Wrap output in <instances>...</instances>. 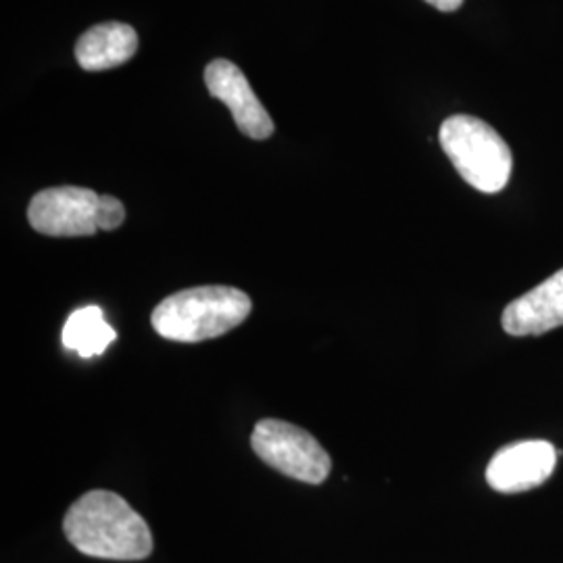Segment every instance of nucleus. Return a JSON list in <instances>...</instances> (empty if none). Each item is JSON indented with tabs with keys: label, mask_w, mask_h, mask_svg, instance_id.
I'll use <instances>...</instances> for the list:
<instances>
[{
	"label": "nucleus",
	"mask_w": 563,
	"mask_h": 563,
	"mask_svg": "<svg viewBox=\"0 0 563 563\" xmlns=\"http://www.w3.org/2000/svg\"><path fill=\"white\" fill-rule=\"evenodd\" d=\"M63 532L88 558L141 562L153 553L148 523L125 499L109 490H90L71 505Z\"/></svg>",
	"instance_id": "nucleus-1"
},
{
	"label": "nucleus",
	"mask_w": 563,
	"mask_h": 563,
	"mask_svg": "<svg viewBox=\"0 0 563 563\" xmlns=\"http://www.w3.org/2000/svg\"><path fill=\"white\" fill-rule=\"evenodd\" d=\"M251 309L249 295L234 286H197L163 299L151 322L167 341L202 342L239 328Z\"/></svg>",
	"instance_id": "nucleus-2"
},
{
	"label": "nucleus",
	"mask_w": 563,
	"mask_h": 563,
	"mask_svg": "<svg viewBox=\"0 0 563 563\" xmlns=\"http://www.w3.org/2000/svg\"><path fill=\"white\" fill-rule=\"evenodd\" d=\"M441 146L457 174L476 190L501 192L511 178L514 157L507 142L486 121L451 115L441 125Z\"/></svg>",
	"instance_id": "nucleus-3"
},
{
	"label": "nucleus",
	"mask_w": 563,
	"mask_h": 563,
	"mask_svg": "<svg viewBox=\"0 0 563 563\" xmlns=\"http://www.w3.org/2000/svg\"><path fill=\"white\" fill-rule=\"evenodd\" d=\"M251 446L262 462L299 483L322 484L332 470L322 444L295 423L262 420L253 430Z\"/></svg>",
	"instance_id": "nucleus-4"
},
{
	"label": "nucleus",
	"mask_w": 563,
	"mask_h": 563,
	"mask_svg": "<svg viewBox=\"0 0 563 563\" xmlns=\"http://www.w3.org/2000/svg\"><path fill=\"white\" fill-rule=\"evenodd\" d=\"M101 195L80 186H57L38 192L30 207V225L44 236H92L99 232Z\"/></svg>",
	"instance_id": "nucleus-5"
},
{
	"label": "nucleus",
	"mask_w": 563,
	"mask_h": 563,
	"mask_svg": "<svg viewBox=\"0 0 563 563\" xmlns=\"http://www.w3.org/2000/svg\"><path fill=\"white\" fill-rule=\"evenodd\" d=\"M207 90L232 111L239 130L253 141H265L274 134V121L260 97L253 92L246 76L232 60H211L205 69Z\"/></svg>",
	"instance_id": "nucleus-6"
},
{
	"label": "nucleus",
	"mask_w": 563,
	"mask_h": 563,
	"mask_svg": "<svg viewBox=\"0 0 563 563\" xmlns=\"http://www.w3.org/2000/svg\"><path fill=\"white\" fill-rule=\"evenodd\" d=\"M558 463L555 446L547 441L507 444L486 467V483L497 493L516 495L541 486Z\"/></svg>",
	"instance_id": "nucleus-7"
},
{
	"label": "nucleus",
	"mask_w": 563,
	"mask_h": 563,
	"mask_svg": "<svg viewBox=\"0 0 563 563\" xmlns=\"http://www.w3.org/2000/svg\"><path fill=\"white\" fill-rule=\"evenodd\" d=\"M501 323L511 336H539L563 325V267L509 302Z\"/></svg>",
	"instance_id": "nucleus-8"
},
{
	"label": "nucleus",
	"mask_w": 563,
	"mask_h": 563,
	"mask_svg": "<svg viewBox=\"0 0 563 563\" xmlns=\"http://www.w3.org/2000/svg\"><path fill=\"white\" fill-rule=\"evenodd\" d=\"M139 51V34L132 25L109 21L90 27L76 44V59L86 71L120 67Z\"/></svg>",
	"instance_id": "nucleus-9"
},
{
	"label": "nucleus",
	"mask_w": 563,
	"mask_h": 563,
	"mask_svg": "<svg viewBox=\"0 0 563 563\" xmlns=\"http://www.w3.org/2000/svg\"><path fill=\"white\" fill-rule=\"evenodd\" d=\"M118 339L115 330L104 320L101 307L88 305L74 311L63 325V346L76 351L81 357L102 355Z\"/></svg>",
	"instance_id": "nucleus-10"
},
{
	"label": "nucleus",
	"mask_w": 563,
	"mask_h": 563,
	"mask_svg": "<svg viewBox=\"0 0 563 563\" xmlns=\"http://www.w3.org/2000/svg\"><path fill=\"white\" fill-rule=\"evenodd\" d=\"M125 220V209L121 205L120 199L104 195L99 199L97 207V225L99 230H118Z\"/></svg>",
	"instance_id": "nucleus-11"
},
{
	"label": "nucleus",
	"mask_w": 563,
	"mask_h": 563,
	"mask_svg": "<svg viewBox=\"0 0 563 563\" xmlns=\"http://www.w3.org/2000/svg\"><path fill=\"white\" fill-rule=\"evenodd\" d=\"M426 2L432 4L434 9L443 11V13H453V11H457L463 4V0H426Z\"/></svg>",
	"instance_id": "nucleus-12"
}]
</instances>
